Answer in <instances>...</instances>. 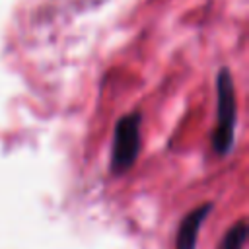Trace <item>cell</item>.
Wrapping results in <instances>:
<instances>
[{"mask_svg": "<svg viewBox=\"0 0 249 249\" xmlns=\"http://www.w3.org/2000/svg\"><path fill=\"white\" fill-rule=\"evenodd\" d=\"M245 239H247V224L245 220H239L228 230V233L220 243V249H243Z\"/></svg>", "mask_w": 249, "mask_h": 249, "instance_id": "obj_4", "label": "cell"}, {"mask_svg": "<svg viewBox=\"0 0 249 249\" xmlns=\"http://www.w3.org/2000/svg\"><path fill=\"white\" fill-rule=\"evenodd\" d=\"M237 124V97L231 72L224 66L216 74V126L212 130V150L218 156L231 152Z\"/></svg>", "mask_w": 249, "mask_h": 249, "instance_id": "obj_1", "label": "cell"}, {"mask_svg": "<svg viewBox=\"0 0 249 249\" xmlns=\"http://www.w3.org/2000/svg\"><path fill=\"white\" fill-rule=\"evenodd\" d=\"M140 123H142L140 111L126 113L117 121L113 134V150H111L113 175H123L134 165L140 152Z\"/></svg>", "mask_w": 249, "mask_h": 249, "instance_id": "obj_2", "label": "cell"}, {"mask_svg": "<svg viewBox=\"0 0 249 249\" xmlns=\"http://www.w3.org/2000/svg\"><path fill=\"white\" fill-rule=\"evenodd\" d=\"M210 210H212V202H206V204H200L195 210H191L181 220V226H179V231H177L175 249H195L196 247V237H198L200 226L206 220Z\"/></svg>", "mask_w": 249, "mask_h": 249, "instance_id": "obj_3", "label": "cell"}]
</instances>
